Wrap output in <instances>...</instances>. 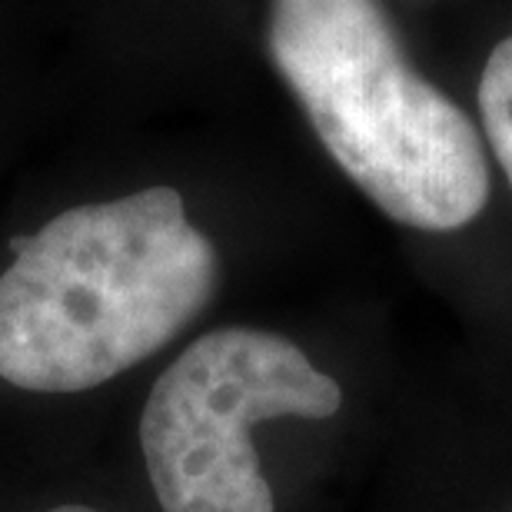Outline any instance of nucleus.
I'll list each match as a JSON object with an SVG mask.
<instances>
[{
    "mask_svg": "<svg viewBox=\"0 0 512 512\" xmlns=\"http://www.w3.org/2000/svg\"><path fill=\"white\" fill-rule=\"evenodd\" d=\"M217 280V250L173 187L57 213L0 273V380L54 396L104 386L177 340Z\"/></svg>",
    "mask_w": 512,
    "mask_h": 512,
    "instance_id": "f257e3e1",
    "label": "nucleus"
},
{
    "mask_svg": "<svg viewBox=\"0 0 512 512\" xmlns=\"http://www.w3.org/2000/svg\"><path fill=\"white\" fill-rule=\"evenodd\" d=\"M266 47L330 157L389 220L446 233L483 213L479 130L409 64L380 0H270Z\"/></svg>",
    "mask_w": 512,
    "mask_h": 512,
    "instance_id": "f03ea898",
    "label": "nucleus"
},
{
    "mask_svg": "<svg viewBox=\"0 0 512 512\" xmlns=\"http://www.w3.org/2000/svg\"><path fill=\"white\" fill-rule=\"evenodd\" d=\"M343 389L296 343L227 326L193 340L153 383L140 449L163 512H273L250 429L263 419H326Z\"/></svg>",
    "mask_w": 512,
    "mask_h": 512,
    "instance_id": "7ed1b4c3",
    "label": "nucleus"
},
{
    "mask_svg": "<svg viewBox=\"0 0 512 512\" xmlns=\"http://www.w3.org/2000/svg\"><path fill=\"white\" fill-rule=\"evenodd\" d=\"M479 110H483L486 140L499 167L512 183V34L496 44L479 80Z\"/></svg>",
    "mask_w": 512,
    "mask_h": 512,
    "instance_id": "20e7f679",
    "label": "nucleus"
},
{
    "mask_svg": "<svg viewBox=\"0 0 512 512\" xmlns=\"http://www.w3.org/2000/svg\"><path fill=\"white\" fill-rule=\"evenodd\" d=\"M50 512H107V509H94V506H80V503H67V506H57Z\"/></svg>",
    "mask_w": 512,
    "mask_h": 512,
    "instance_id": "39448f33",
    "label": "nucleus"
}]
</instances>
